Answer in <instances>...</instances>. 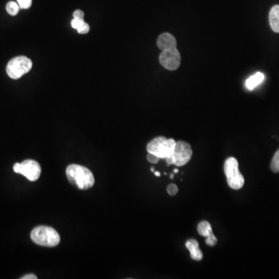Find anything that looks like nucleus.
<instances>
[{
	"mask_svg": "<svg viewBox=\"0 0 279 279\" xmlns=\"http://www.w3.org/2000/svg\"><path fill=\"white\" fill-rule=\"evenodd\" d=\"M6 10L10 15L15 16L19 12L20 7L18 3L14 2V1H10V2L7 3V6H6Z\"/></svg>",
	"mask_w": 279,
	"mask_h": 279,
	"instance_id": "nucleus-15",
	"label": "nucleus"
},
{
	"mask_svg": "<svg viewBox=\"0 0 279 279\" xmlns=\"http://www.w3.org/2000/svg\"><path fill=\"white\" fill-rule=\"evenodd\" d=\"M270 168L272 170L274 173H278L279 172V149L273 157L271 164H270Z\"/></svg>",
	"mask_w": 279,
	"mask_h": 279,
	"instance_id": "nucleus-16",
	"label": "nucleus"
},
{
	"mask_svg": "<svg viewBox=\"0 0 279 279\" xmlns=\"http://www.w3.org/2000/svg\"><path fill=\"white\" fill-rule=\"evenodd\" d=\"M73 19L84 20V12L81 10H76L73 13Z\"/></svg>",
	"mask_w": 279,
	"mask_h": 279,
	"instance_id": "nucleus-20",
	"label": "nucleus"
},
{
	"mask_svg": "<svg viewBox=\"0 0 279 279\" xmlns=\"http://www.w3.org/2000/svg\"><path fill=\"white\" fill-rule=\"evenodd\" d=\"M157 45L161 51H166L177 48V41L170 33H163L158 37Z\"/></svg>",
	"mask_w": 279,
	"mask_h": 279,
	"instance_id": "nucleus-10",
	"label": "nucleus"
},
{
	"mask_svg": "<svg viewBox=\"0 0 279 279\" xmlns=\"http://www.w3.org/2000/svg\"><path fill=\"white\" fill-rule=\"evenodd\" d=\"M31 239L35 244L42 247H55L60 243V236L53 228L39 226L33 229Z\"/></svg>",
	"mask_w": 279,
	"mask_h": 279,
	"instance_id": "nucleus-2",
	"label": "nucleus"
},
{
	"mask_svg": "<svg viewBox=\"0 0 279 279\" xmlns=\"http://www.w3.org/2000/svg\"><path fill=\"white\" fill-rule=\"evenodd\" d=\"M71 25H72V28L76 29L79 34H82V35L87 34L90 30V27L87 23L85 22L84 20L73 19L71 21Z\"/></svg>",
	"mask_w": 279,
	"mask_h": 279,
	"instance_id": "nucleus-14",
	"label": "nucleus"
},
{
	"mask_svg": "<svg viewBox=\"0 0 279 279\" xmlns=\"http://www.w3.org/2000/svg\"><path fill=\"white\" fill-rule=\"evenodd\" d=\"M151 171H152V172H154V171H154V168H151Z\"/></svg>",
	"mask_w": 279,
	"mask_h": 279,
	"instance_id": "nucleus-25",
	"label": "nucleus"
},
{
	"mask_svg": "<svg viewBox=\"0 0 279 279\" xmlns=\"http://www.w3.org/2000/svg\"><path fill=\"white\" fill-rule=\"evenodd\" d=\"M147 161L151 162V164H157V163L159 161L160 158H158V156H156L155 154H151V153H148L147 156Z\"/></svg>",
	"mask_w": 279,
	"mask_h": 279,
	"instance_id": "nucleus-19",
	"label": "nucleus"
},
{
	"mask_svg": "<svg viewBox=\"0 0 279 279\" xmlns=\"http://www.w3.org/2000/svg\"><path fill=\"white\" fill-rule=\"evenodd\" d=\"M17 1L21 9H28L32 4V0H17Z\"/></svg>",
	"mask_w": 279,
	"mask_h": 279,
	"instance_id": "nucleus-17",
	"label": "nucleus"
},
{
	"mask_svg": "<svg viewBox=\"0 0 279 279\" xmlns=\"http://www.w3.org/2000/svg\"><path fill=\"white\" fill-rule=\"evenodd\" d=\"M174 173H175V174L178 173V169L174 170Z\"/></svg>",
	"mask_w": 279,
	"mask_h": 279,
	"instance_id": "nucleus-23",
	"label": "nucleus"
},
{
	"mask_svg": "<svg viewBox=\"0 0 279 279\" xmlns=\"http://www.w3.org/2000/svg\"><path fill=\"white\" fill-rule=\"evenodd\" d=\"M154 175H155L157 177L161 176V173H160V172H158V171H154Z\"/></svg>",
	"mask_w": 279,
	"mask_h": 279,
	"instance_id": "nucleus-22",
	"label": "nucleus"
},
{
	"mask_svg": "<svg viewBox=\"0 0 279 279\" xmlns=\"http://www.w3.org/2000/svg\"><path fill=\"white\" fill-rule=\"evenodd\" d=\"M38 277L35 276V274H27L24 275V277H21V279H37Z\"/></svg>",
	"mask_w": 279,
	"mask_h": 279,
	"instance_id": "nucleus-21",
	"label": "nucleus"
},
{
	"mask_svg": "<svg viewBox=\"0 0 279 279\" xmlns=\"http://www.w3.org/2000/svg\"><path fill=\"white\" fill-rule=\"evenodd\" d=\"M224 171L227 179L228 185L232 189L239 190L244 185V178L239 170V163L233 157L227 158L225 161Z\"/></svg>",
	"mask_w": 279,
	"mask_h": 279,
	"instance_id": "nucleus-4",
	"label": "nucleus"
},
{
	"mask_svg": "<svg viewBox=\"0 0 279 279\" xmlns=\"http://www.w3.org/2000/svg\"><path fill=\"white\" fill-rule=\"evenodd\" d=\"M185 247L190 252L191 258L195 261H200L203 258L202 252L199 249V244L197 240L190 239L185 243Z\"/></svg>",
	"mask_w": 279,
	"mask_h": 279,
	"instance_id": "nucleus-11",
	"label": "nucleus"
},
{
	"mask_svg": "<svg viewBox=\"0 0 279 279\" xmlns=\"http://www.w3.org/2000/svg\"><path fill=\"white\" fill-rule=\"evenodd\" d=\"M264 74L260 72H257L247 79V82H246V86H247V89L252 90V89L257 87L258 85H260L264 81Z\"/></svg>",
	"mask_w": 279,
	"mask_h": 279,
	"instance_id": "nucleus-13",
	"label": "nucleus"
},
{
	"mask_svg": "<svg viewBox=\"0 0 279 279\" xmlns=\"http://www.w3.org/2000/svg\"><path fill=\"white\" fill-rule=\"evenodd\" d=\"M167 192H168V195H171V196H174L178 192V186L175 185V184H171L167 188Z\"/></svg>",
	"mask_w": 279,
	"mask_h": 279,
	"instance_id": "nucleus-18",
	"label": "nucleus"
},
{
	"mask_svg": "<svg viewBox=\"0 0 279 279\" xmlns=\"http://www.w3.org/2000/svg\"><path fill=\"white\" fill-rule=\"evenodd\" d=\"M32 68L31 59L25 56L15 57L7 64L6 71L7 75L13 79H18L28 73Z\"/></svg>",
	"mask_w": 279,
	"mask_h": 279,
	"instance_id": "nucleus-6",
	"label": "nucleus"
},
{
	"mask_svg": "<svg viewBox=\"0 0 279 279\" xmlns=\"http://www.w3.org/2000/svg\"><path fill=\"white\" fill-rule=\"evenodd\" d=\"M269 21L273 31L279 33V5L274 6L270 10Z\"/></svg>",
	"mask_w": 279,
	"mask_h": 279,
	"instance_id": "nucleus-12",
	"label": "nucleus"
},
{
	"mask_svg": "<svg viewBox=\"0 0 279 279\" xmlns=\"http://www.w3.org/2000/svg\"><path fill=\"white\" fill-rule=\"evenodd\" d=\"M170 178H171V179H173V178H174V174H171V177H170Z\"/></svg>",
	"mask_w": 279,
	"mask_h": 279,
	"instance_id": "nucleus-24",
	"label": "nucleus"
},
{
	"mask_svg": "<svg viewBox=\"0 0 279 279\" xmlns=\"http://www.w3.org/2000/svg\"><path fill=\"white\" fill-rule=\"evenodd\" d=\"M198 232L200 236L206 237V243L209 247H214L217 243V238L212 233V226L207 221H202L198 225Z\"/></svg>",
	"mask_w": 279,
	"mask_h": 279,
	"instance_id": "nucleus-9",
	"label": "nucleus"
},
{
	"mask_svg": "<svg viewBox=\"0 0 279 279\" xmlns=\"http://www.w3.org/2000/svg\"><path fill=\"white\" fill-rule=\"evenodd\" d=\"M176 141L174 139H167L165 137H158L153 139L147 146L148 153L155 154L160 159H166L173 153Z\"/></svg>",
	"mask_w": 279,
	"mask_h": 279,
	"instance_id": "nucleus-3",
	"label": "nucleus"
},
{
	"mask_svg": "<svg viewBox=\"0 0 279 279\" xmlns=\"http://www.w3.org/2000/svg\"><path fill=\"white\" fill-rule=\"evenodd\" d=\"M192 149L190 144L185 141H178L175 144L173 153L170 157L165 159L168 166L171 165L178 167L184 166L192 157Z\"/></svg>",
	"mask_w": 279,
	"mask_h": 279,
	"instance_id": "nucleus-5",
	"label": "nucleus"
},
{
	"mask_svg": "<svg viewBox=\"0 0 279 279\" xmlns=\"http://www.w3.org/2000/svg\"><path fill=\"white\" fill-rule=\"evenodd\" d=\"M14 171L15 173L26 177L31 182H35L41 175L42 168L37 161L26 160L22 163H16L14 165Z\"/></svg>",
	"mask_w": 279,
	"mask_h": 279,
	"instance_id": "nucleus-7",
	"label": "nucleus"
},
{
	"mask_svg": "<svg viewBox=\"0 0 279 279\" xmlns=\"http://www.w3.org/2000/svg\"><path fill=\"white\" fill-rule=\"evenodd\" d=\"M159 61L165 69L170 71L176 70L181 64V55L178 48H174L162 51L159 56Z\"/></svg>",
	"mask_w": 279,
	"mask_h": 279,
	"instance_id": "nucleus-8",
	"label": "nucleus"
},
{
	"mask_svg": "<svg viewBox=\"0 0 279 279\" xmlns=\"http://www.w3.org/2000/svg\"><path fill=\"white\" fill-rule=\"evenodd\" d=\"M69 182L80 190H88L94 185L95 179L90 170L79 165H70L66 169Z\"/></svg>",
	"mask_w": 279,
	"mask_h": 279,
	"instance_id": "nucleus-1",
	"label": "nucleus"
}]
</instances>
